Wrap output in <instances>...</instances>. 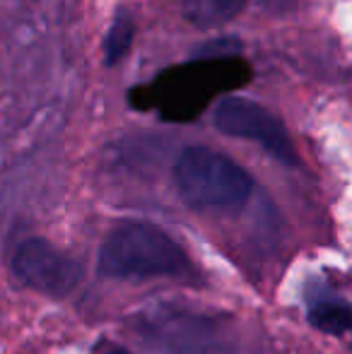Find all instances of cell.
Segmentation results:
<instances>
[{
	"mask_svg": "<svg viewBox=\"0 0 352 354\" xmlns=\"http://www.w3.org/2000/svg\"><path fill=\"white\" fill-rule=\"evenodd\" d=\"M251 80V68L237 53L193 58L186 66L160 73L147 87L128 94L136 109H157L165 121H193L212 97L244 87Z\"/></svg>",
	"mask_w": 352,
	"mask_h": 354,
	"instance_id": "obj_1",
	"label": "cell"
},
{
	"mask_svg": "<svg viewBox=\"0 0 352 354\" xmlns=\"http://www.w3.org/2000/svg\"><path fill=\"white\" fill-rule=\"evenodd\" d=\"M188 268L186 251L150 222H121L99 248V272L116 280L183 275Z\"/></svg>",
	"mask_w": 352,
	"mask_h": 354,
	"instance_id": "obj_2",
	"label": "cell"
},
{
	"mask_svg": "<svg viewBox=\"0 0 352 354\" xmlns=\"http://www.w3.org/2000/svg\"><path fill=\"white\" fill-rule=\"evenodd\" d=\"M178 196L191 210L227 212L249 201L254 178L227 154L210 147H188L174 167Z\"/></svg>",
	"mask_w": 352,
	"mask_h": 354,
	"instance_id": "obj_3",
	"label": "cell"
},
{
	"mask_svg": "<svg viewBox=\"0 0 352 354\" xmlns=\"http://www.w3.org/2000/svg\"><path fill=\"white\" fill-rule=\"evenodd\" d=\"M12 272L24 287L46 297H66L82 277L80 263L41 236L19 243L12 253Z\"/></svg>",
	"mask_w": 352,
	"mask_h": 354,
	"instance_id": "obj_4",
	"label": "cell"
},
{
	"mask_svg": "<svg viewBox=\"0 0 352 354\" xmlns=\"http://www.w3.org/2000/svg\"><path fill=\"white\" fill-rule=\"evenodd\" d=\"M215 128L225 136L259 142L277 162L297 164L295 145L282 121L251 99L230 97L220 102V106L215 109Z\"/></svg>",
	"mask_w": 352,
	"mask_h": 354,
	"instance_id": "obj_5",
	"label": "cell"
},
{
	"mask_svg": "<svg viewBox=\"0 0 352 354\" xmlns=\"http://www.w3.org/2000/svg\"><path fill=\"white\" fill-rule=\"evenodd\" d=\"M309 321L326 335H345L352 333V306L333 297H319L311 301Z\"/></svg>",
	"mask_w": 352,
	"mask_h": 354,
	"instance_id": "obj_6",
	"label": "cell"
},
{
	"mask_svg": "<svg viewBox=\"0 0 352 354\" xmlns=\"http://www.w3.org/2000/svg\"><path fill=\"white\" fill-rule=\"evenodd\" d=\"M246 5V0H181L183 17L203 29L230 22Z\"/></svg>",
	"mask_w": 352,
	"mask_h": 354,
	"instance_id": "obj_7",
	"label": "cell"
},
{
	"mask_svg": "<svg viewBox=\"0 0 352 354\" xmlns=\"http://www.w3.org/2000/svg\"><path fill=\"white\" fill-rule=\"evenodd\" d=\"M133 34H136L133 19L126 12H118L111 27H109L106 37H104V63L106 66H116L126 56L133 44Z\"/></svg>",
	"mask_w": 352,
	"mask_h": 354,
	"instance_id": "obj_8",
	"label": "cell"
},
{
	"mask_svg": "<svg viewBox=\"0 0 352 354\" xmlns=\"http://www.w3.org/2000/svg\"><path fill=\"white\" fill-rule=\"evenodd\" d=\"M102 354H131L128 350H123V347H106Z\"/></svg>",
	"mask_w": 352,
	"mask_h": 354,
	"instance_id": "obj_9",
	"label": "cell"
}]
</instances>
